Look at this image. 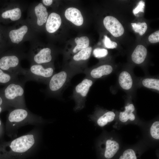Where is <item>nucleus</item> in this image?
I'll list each match as a JSON object with an SVG mask.
<instances>
[{
    "mask_svg": "<svg viewBox=\"0 0 159 159\" xmlns=\"http://www.w3.org/2000/svg\"><path fill=\"white\" fill-rule=\"evenodd\" d=\"M41 131L35 126L28 133L12 140L0 142V159H22L37 150L41 140Z\"/></svg>",
    "mask_w": 159,
    "mask_h": 159,
    "instance_id": "nucleus-1",
    "label": "nucleus"
},
{
    "mask_svg": "<svg viewBox=\"0 0 159 159\" xmlns=\"http://www.w3.org/2000/svg\"><path fill=\"white\" fill-rule=\"evenodd\" d=\"M45 122L41 117L32 113L26 107L12 108L7 115L5 132L8 137L13 139L17 137L18 130L21 127L27 125L39 126Z\"/></svg>",
    "mask_w": 159,
    "mask_h": 159,
    "instance_id": "nucleus-2",
    "label": "nucleus"
},
{
    "mask_svg": "<svg viewBox=\"0 0 159 159\" xmlns=\"http://www.w3.org/2000/svg\"><path fill=\"white\" fill-rule=\"evenodd\" d=\"M25 80L18 79L8 84L4 90L5 101L13 108H26L24 97Z\"/></svg>",
    "mask_w": 159,
    "mask_h": 159,
    "instance_id": "nucleus-3",
    "label": "nucleus"
},
{
    "mask_svg": "<svg viewBox=\"0 0 159 159\" xmlns=\"http://www.w3.org/2000/svg\"><path fill=\"white\" fill-rule=\"evenodd\" d=\"M75 74L71 70H63L55 73L47 83V92L52 96H58L69 84Z\"/></svg>",
    "mask_w": 159,
    "mask_h": 159,
    "instance_id": "nucleus-4",
    "label": "nucleus"
},
{
    "mask_svg": "<svg viewBox=\"0 0 159 159\" xmlns=\"http://www.w3.org/2000/svg\"><path fill=\"white\" fill-rule=\"evenodd\" d=\"M55 73L53 67L45 66L42 64H35L29 69H23L21 75L24 76L26 81L32 80L47 84Z\"/></svg>",
    "mask_w": 159,
    "mask_h": 159,
    "instance_id": "nucleus-5",
    "label": "nucleus"
},
{
    "mask_svg": "<svg viewBox=\"0 0 159 159\" xmlns=\"http://www.w3.org/2000/svg\"><path fill=\"white\" fill-rule=\"evenodd\" d=\"M93 84L92 79L86 77L74 88L72 96L76 103L75 110H80L84 107L87 94Z\"/></svg>",
    "mask_w": 159,
    "mask_h": 159,
    "instance_id": "nucleus-6",
    "label": "nucleus"
},
{
    "mask_svg": "<svg viewBox=\"0 0 159 159\" xmlns=\"http://www.w3.org/2000/svg\"><path fill=\"white\" fill-rule=\"evenodd\" d=\"M19 60L15 55L4 56L0 59V68L17 75H21L23 69L19 68Z\"/></svg>",
    "mask_w": 159,
    "mask_h": 159,
    "instance_id": "nucleus-7",
    "label": "nucleus"
},
{
    "mask_svg": "<svg viewBox=\"0 0 159 159\" xmlns=\"http://www.w3.org/2000/svg\"><path fill=\"white\" fill-rule=\"evenodd\" d=\"M103 22L106 29L113 36L119 37L123 34L124 28L121 23L115 17L107 16L105 18Z\"/></svg>",
    "mask_w": 159,
    "mask_h": 159,
    "instance_id": "nucleus-8",
    "label": "nucleus"
},
{
    "mask_svg": "<svg viewBox=\"0 0 159 159\" xmlns=\"http://www.w3.org/2000/svg\"><path fill=\"white\" fill-rule=\"evenodd\" d=\"M112 70V67L111 65L104 64L94 68L90 71L85 70L83 73L85 74L86 77L97 79L110 74Z\"/></svg>",
    "mask_w": 159,
    "mask_h": 159,
    "instance_id": "nucleus-9",
    "label": "nucleus"
},
{
    "mask_svg": "<svg viewBox=\"0 0 159 159\" xmlns=\"http://www.w3.org/2000/svg\"><path fill=\"white\" fill-rule=\"evenodd\" d=\"M65 16L66 18L77 26L82 25L83 22V18L80 11L77 9L70 7L65 11Z\"/></svg>",
    "mask_w": 159,
    "mask_h": 159,
    "instance_id": "nucleus-10",
    "label": "nucleus"
},
{
    "mask_svg": "<svg viewBox=\"0 0 159 159\" xmlns=\"http://www.w3.org/2000/svg\"><path fill=\"white\" fill-rule=\"evenodd\" d=\"M60 16L56 13L53 12L49 15L46 24L47 31L50 33H53L57 31L61 24Z\"/></svg>",
    "mask_w": 159,
    "mask_h": 159,
    "instance_id": "nucleus-11",
    "label": "nucleus"
},
{
    "mask_svg": "<svg viewBox=\"0 0 159 159\" xmlns=\"http://www.w3.org/2000/svg\"><path fill=\"white\" fill-rule=\"evenodd\" d=\"M33 61L36 64H43L50 62L52 59L51 50L48 48L41 49L33 57Z\"/></svg>",
    "mask_w": 159,
    "mask_h": 159,
    "instance_id": "nucleus-12",
    "label": "nucleus"
},
{
    "mask_svg": "<svg viewBox=\"0 0 159 159\" xmlns=\"http://www.w3.org/2000/svg\"><path fill=\"white\" fill-rule=\"evenodd\" d=\"M147 54V50L143 45H138L132 55V61L135 63L139 64L143 62L145 60Z\"/></svg>",
    "mask_w": 159,
    "mask_h": 159,
    "instance_id": "nucleus-13",
    "label": "nucleus"
},
{
    "mask_svg": "<svg viewBox=\"0 0 159 159\" xmlns=\"http://www.w3.org/2000/svg\"><path fill=\"white\" fill-rule=\"evenodd\" d=\"M34 11L37 18V23L39 26H42L47 21L48 16L46 7L42 3L39 4L35 8Z\"/></svg>",
    "mask_w": 159,
    "mask_h": 159,
    "instance_id": "nucleus-14",
    "label": "nucleus"
},
{
    "mask_svg": "<svg viewBox=\"0 0 159 159\" xmlns=\"http://www.w3.org/2000/svg\"><path fill=\"white\" fill-rule=\"evenodd\" d=\"M27 30V27L24 25L19 29L11 31L9 33V37L12 42L17 44L21 42Z\"/></svg>",
    "mask_w": 159,
    "mask_h": 159,
    "instance_id": "nucleus-15",
    "label": "nucleus"
},
{
    "mask_svg": "<svg viewBox=\"0 0 159 159\" xmlns=\"http://www.w3.org/2000/svg\"><path fill=\"white\" fill-rule=\"evenodd\" d=\"M106 144L105 156L106 158L110 159L113 157L118 151L119 145L116 141L110 140H107Z\"/></svg>",
    "mask_w": 159,
    "mask_h": 159,
    "instance_id": "nucleus-16",
    "label": "nucleus"
},
{
    "mask_svg": "<svg viewBox=\"0 0 159 159\" xmlns=\"http://www.w3.org/2000/svg\"><path fill=\"white\" fill-rule=\"evenodd\" d=\"M119 82L121 87L123 89H130L132 85V80L131 75L127 71L122 72L119 77Z\"/></svg>",
    "mask_w": 159,
    "mask_h": 159,
    "instance_id": "nucleus-17",
    "label": "nucleus"
},
{
    "mask_svg": "<svg viewBox=\"0 0 159 159\" xmlns=\"http://www.w3.org/2000/svg\"><path fill=\"white\" fill-rule=\"evenodd\" d=\"M125 110L124 112H120L119 115L120 120L122 122H125L128 120L133 121L135 119V117L132 112L135 110V107L132 104H130L125 107Z\"/></svg>",
    "mask_w": 159,
    "mask_h": 159,
    "instance_id": "nucleus-18",
    "label": "nucleus"
},
{
    "mask_svg": "<svg viewBox=\"0 0 159 159\" xmlns=\"http://www.w3.org/2000/svg\"><path fill=\"white\" fill-rule=\"evenodd\" d=\"M92 50V47H88L81 50L73 56V60L77 62L87 60L91 55Z\"/></svg>",
    "mask_w": 159,
    "mask_h": 159,
    "instance_id": "nucleus-19",
    "label": "nucleus"
},
{
    "mask_svg": "<svg viewBox=\"0 0 159 159\" xmlns=\"http://www.w3.org/2000/svg\"><path fill=\"white\" fill-rule=\"evenodd\" d=\"M75 42L77 45L72 50L73 52L74 53L88 47L90 42L89 38L86 36L76 37L75 39Z\"/></svg>",
    "mask_w": 159,
    "mask_h": 159,
    "instance_id": "nucleus-20",
    "label": "nucleus"
},
{
    "mask_svg": "<svg viewBox=\"0 0 159 159\" xmlns=\"http://www.w3.org/2000/svg\"><path fill=\"white\" fill-rule=\"evenodd\" d=\"M21 16V12L19 8L7 10L2 13L1 16L4 19L10 18L13 21L19 19Z\"/></svg>",
    "mask_w": 159,
    "mask_h": 159,
    "instance_id": "nucleus-21",
    "label": "nucleus"
},
{
    "mask_svg": "<svg viewBox=\"0 0 159 159\" xmlns=\"http://www.w3.org/2000/svg\"><path fill=\"white\" fill-rule=\"evenodd\" d=\"M18 79V75L4 72L0 68V83L8 84Z\"/></svg>",
    "mask_w": 159,
    "mask_h": 159,
    "instance_id": "nucleus-22",
    "label": "nucleus"
},
{
    "mask_svg": "<svg viewBox=\"0 0 159 159\" xmlns=\"http://www.w3.org/2000/svg\"><path fill=\"white\" fill-rule=\"evenodd\" d=\"M115 116V114L113 112H107L99 118L97 120V124L100 127H103L106 125L108 122L113 121Z\"/></svg>",
    "mask_w": 159,
    "mask_h": 159,
    "instance_id": "nucleus-23",
    "label": "nucleus"
},
{
    "mask_svg": "<svg viewBox=\"0 0 159 159\" xmlns=\"http://www.w3.org/2000/svg\"><path fill=\"white\" fill-rule=\"evenodd\" d=\"M143 85L148 88L159 90V80L153 78L144 79L142 82Z\"/></svg>",
    "mask_w": 159,
    "mask_h": 159,
    "instance_id": "nucleus-24",
    "label": "nucleus"
},
{
    "mask_svg": "<svg viewBox=\"0 0 159 159\" xmlns=\"http://www.w3.org/2000/svg\"><path fill=\"white\" fill-rule=\"evenodd\" d=\"M131 25L135 32L139 33L141 36L144 34L147 29V24L145 22L142 23L138 22V23H131Z\"/></svg>",
    "mask_w": 159,
    "mask_h": 159,
    "instance_id": "nucleus-25",
    "label": "nucleus"
},
{
    "mask_svg": "<svg viewBox=\"0 0 159 159\" xmlns=\"http://www.w3.org/2000/svg\"><path fill=\"white\" fill-rule=\"evenodd\" d=\"M159 122L157 121L152 125L150 129V133L154 138L159 139Z\"/></svg>",
    "mask_w": 159,
    "mask_h": 159,
    "instance_id": "nucleus-26",
    "label": "nucleus"
},
{
    "mask_svg": "<svg viewBox=\"0 0 159 159\" xmlns=\"http://www.w3.org/2000/svg\"><path fill=\"white\" fill-rule=\"evenodd\" d=\"M119 159H137V157L134 151L130 149L125 150Z\"/></svg>",
    "mask_w": 159,
    "mask_h": 159,
    "instance_id": "nucleus-27",
    "label": "nucleus"
},
{
    "mask_svg": "<svg viewBox=\"0 0 159 159\" xmlns=\"http://www.w3.org/2000/svg\"><path fill=\"white\" fill-rule=\"evenodd\" d=\"M107 50L105 49L97 48L94 49L93 54L97 58H101L106 57L108 54Z\"/></svg>",
    "mask_w": 159,
    "mask_h": 159,
    "instance_id": "nucleus-28",
    "label": "nucleus"
},
{
    "mask_svg": "<svg viewBox=\"0 0 159 159\" xmlns=\"http://www.w3.org/2000/svg\"><path fill=\"white\" fill-rule=\"evenodd\" d=\"M103 42L105 47L109 49L116 48L117 45L116 42L111 41L110 38L106 35L104 36Z\"/></svg>",
    "mask_w": 159,
    "mask_h": 159,
    "instance_id": "nucleus-29",
    "label": "nucleus"
},
{
    "mask_svg": "<svg viewBox=\"0 0 159 159\" xmlns=\"http://www.w3.org/2000/svg\"><path fill=\"white\" fill-rule=\"evenodd\" d=\"M145 6V3L144 1H139L137 6L133 10V14L136 15L140 12H144Z\"/></svg>",
    "mask_w": 159,
    "mask_h": 159,
    "instance_id": "nucleus-30",
    "label": "nucleus"
},
{
    "mask_svg": "<svg viewBox=\"0 0 159 159\" xmlns=\"http://www.w3.org/2000/svg\"><path fill=\"white\" fill-rule=\"evenodd\" d=\"M149 41L151 43L159 42V31H157L151 34L148 37Z\"/></svg>",
    "mask_w": 159,
    "mask_h": 159,
    "instance_id": "nucleus-31",
    "label": "nucleus"
},
{
    "mask_svg": "<svg viewBox=\"0 0 159 159\" xmlns=\"http://www.w3.org/2000/svg\"><path fill=\"white\" fill-rule=\"evenodd\" d=\"M5 132V127L0 118V140H1L4 136Z\"/></svg>",
    "mask_w": 159,
    "mask_h": 159,
    "instance_id": "nucleus-32",
    "label": "nucleus"
},
{
    "mask_svg": "<svg viewBox=\"0 0 159 159\" xmlns=\"http://www.w3.org/2000/svg\"><path fill=\"white\" fill-rule=\"evenodd\" d=\"M42 2L45 5L49 6L52 4L53 1L52 0H43Z\"/></svg>",
    "mask_w": 159,
    "mask_h": 159,
    "instance_id": "nucleus-33",
    "label": "nucleus"
}]
</instances>
